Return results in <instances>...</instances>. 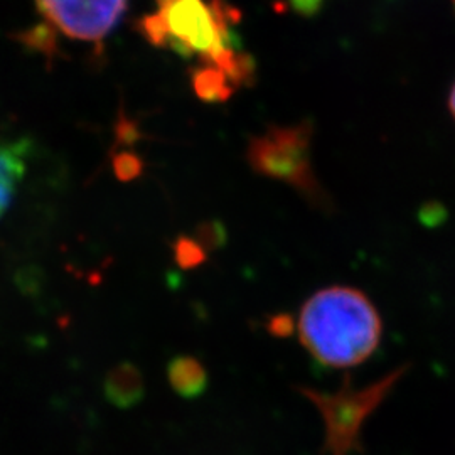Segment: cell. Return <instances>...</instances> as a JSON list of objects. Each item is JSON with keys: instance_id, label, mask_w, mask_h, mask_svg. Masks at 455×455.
Segmentation results:
<instances>
[{"instance_id": "6da1fadb", "label": "cell", "mask_w": 455, "mask_h": 455, "mask_svg": "<svg viewBox=\"0 0 455 455\" xmlns=\"http://www.w3.org/2000/svg\"><path fill=\"white\" fill-rule=\"evenodd\" d=\"M297 332L312 358L334 370L355 368L371 358L383 336L378 309L364 292L334 285L310 295L302 306Z\"/></svg>"}, {"instance_id": "7a4b0ae2", "label": "cell", "mask_w": 455, "mask_h": 455, "mask_svg": "<svg viewBox=\"0 0 455 455\" xmlns=\"http://www.w3.org/2000/svg\"><path fill=\"white\" fill-rule=\"evenodd\" d=\"M235 20L236 12L225 0H157V12L144 17L140 29L157 48L218 66L228 52L240 49L231 29Z\"/></svg>"}, {"instance_id": "3957f363", "label": "cell", "mask_w": 455, "mask_h": 455, "mask_svg": "<svg viewBox=\"0 0 455 455\" xmlns=\"http://www.w3.org/2000/svg\"><path fill=\"white\" fill-rule=\"evenodd\" d=\"M314 124L302 120L293 125H272L253 135L246 147L250 169L261 178L283 182L319 212H332V197L317 180L312 165Z\"/></svg>"}, {"instance_id": "277c9868", "label": "cell", "mask_w": 455, "mask_h": 455, "mask_svg": "<svg viewBox=\"0 0 455 455\" xmlns=\"http://www.w3.org/2000/svg\"><path fill=\"white\" fill-rule=\"evenodd\" d=\"M407 370L408 366H400L359 390L353 388L349 373L344 374L339 390L332 393L314 390L309 387H295V390L309 400L323 417L325 430L323 452L329 455L359 452L363 425L387 400Z\"/></svg>"}, {"instance_id": "5b68a950", "label": "cell", "mask_w": 455, "mask_h": 455, "mask_svg": "<svg viewBox=\"0 0 455 455\" xmlns=\"http://www.w3.org/2000/svg\"><path fill=\"white\" fill-rule=\"evenodd\" d=\"M127 4L129 0H36L52 29L97 48L120 22Z\"/></svg>"}, {"instance_id": "8992f818", "label": "cell", "mask_w": 455, "mask_h": 455, "mask_svg": "<svg viewBox=\"0 0 455 455\" xmlns=\"http://www.w3.org/2000/svg\"><path fill=\"white\" fill-rule=\"evenodd\" d=\"M29 146L22 140L0 139V218L11 206L26 174Z\"/></svg>"}, {"instance_id": "52a82bcc", "label": "cell", "mask_w": 455, "mask_h": 455, "mask_svg": "<svg viewBox=\"0 0 455 455\" xmlns=\"http://www.w3.org/2000/svg\"><path fill=\"white\" fill-rule=\"evenodd\" d=\"M171 388L182 398H197L208 388V371L195 356H176L167 366Z\"/></svg>"}, {"instance_id": "ba28073f", "label": "cell", "mask_w": 455, "mask_h": 455, "mask_svg": "<svg viewBox=\"0 0 455 455\" xmlns=\"http://www.w3.org/2000/svg\"><path fill=\"white\" fill-rule=\"evenodd\" d=\"M107 395L120 407H132L144 396V378L131 363L118 364L107 378Z\"/></svg>"}, {"instance_id": "9c48e42d", "label": "cell", "mask_w": 455, "mask_h": 455, "mask_svg": "<svg viewBox=\"0 0 455 455\" xmlns=\"http://www.w3.org/2000/svg\"><path fill=\"white\" fill-rule=\"evenodd\" d=\"M196 97L208 103H223L233 97L236 86L227 75L212 65H201L196 68L191 76Z\"/></svg>"}, {"instance_id": "30bf717a", "label": "cell", "mask_w": 455, "mask_h": 455, "mask_svg": "<svg viewBox=\"0 0 455 455\" xmlns=\"http://www.w3.org/2000/svg\"><path fill=\"white\" fill-rule=\"evenodd\" d=\"M172 250H174V259L184 270L196 268L208 259V253L203 250L201 244L196 242L195 236H180L172 244Z\"/></svg>"}, {"instance_id": "8fae6325", "label": "cell", "mask_w": 455, "mask_h": 455, "mask_svg": "<svg viewBox=\"0 0 455 455\" xmlns=\"http://www.w3.org/2000/svg\"><path fill=\"white\" fill-rule=\"evenodd\" d=\"M195 238L196 242L203 246V250L206 253L216 251L227 243V228L218 220L203 221L196 228Z\"/></svg>"}, {"instance_id": "7c38bea8", "label": "cell", "mask_w": 455, "mask_h": 455, "mask_svg": "<svg viewBox=\"0 0 455 455\" xmlns=\"http://www.w3.org/2000/svg\"><path fill=\"white\" fill-rule=\"evenodd\" d=\"M115 171L122 180H137L144 171V163L137 154H120L115 161Z\"/></svg>"}, {"instance_id": "4fadbf2b", "label": "cell", "mask_w": 455, "mask_h": 455, "mask_svg": "<svg viewBox=\"0 0 455 455\" xmlns=\"http://www.w3.org/2000/svg\"><path fill=\"white\" fill-rule=\"evenodd\" d=\"M268 332L275 338H287L291 336L293 331V321L292 317L289 314H276L267 325Z\"/></svg>"}, {"instance_id": "5bb4252c", "label": "cell", "mask_w": 455, "mask_h": 455, "mask_svg": "<svg viewBox=\"0 0 455 455\" xmlns=\"http://www.w3.org/2000/svg\"><path fill=\"white\" fill-rule=\"evenodd\" d=\"M321 4L323 0H291V7L300 16H314L319 11Z\"/></svg>"}, {"instance_id": "9a60e30c", "label": "cell", "mask_w": 455, "mask_h": 455, "mask_svg": "<svg viewBox=\"0 0 455 455\" xmlns=\"http://www.w3.org/2000/svg\"><path fill=\"white\" fill-rule=\"evenodd\" d=\"M449 108H451V114H452L455 120V83L452 86V92H451V97H449Z\"/></svg>"}]
</instances>
